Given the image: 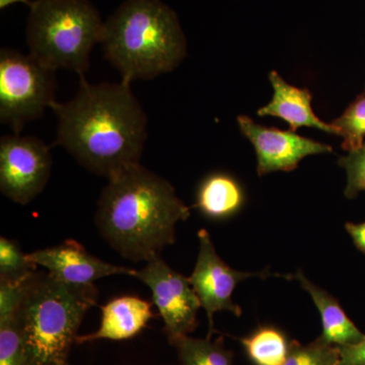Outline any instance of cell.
<instances>
[{
	"label": "cell",
	"instance_id": "2e32d148",
	"mask_svg": "<svg viewBox=\"0 0 365 365\" xmlns=\"http://www.w3.org/2000/svg\"><path fill=\"white\" fill-rule=\"evenodd\" d=\"M247 356L254 365H283L292 342L275 327H260L248 337L241 338Z\"/></svg>",
	"mask_w": 365,
	"mask_h": 365
},
{
	"label": "cell",
	"instance_id": "d6986e66",
	"mask_svg": "<svg viewBox=\"0 0 365 365\" xmlns=\"http://www.w3.org/2000/svg\"><path fill=\"white\" fill-rule=\"evenodd\" d=\"M37 268L18 242L0 237V280L26 279L37 272Z\"/></svg>",
	"mask_w": 365,
	"mask_h": 365
},
{
	"label": "cell",
	"instance_id": "7c38bea8",
	"mask_svg": "<svg viewBox=\"0 0 365 365\" xmlns=\"http://www.w3.org/2000/svg\"><path fill=\"white\" fill-rule=\"evenodd\" d=\"M273 98L271 102L258 111L259 116L281 118L287 122L290 131L297 132L300 127H314L328 133L339 135L335 125L325 123L312 108V93L307 88H299L287 83L276 71H271Z\"/></svg>",
	"mask_w": 365,
	"mask_h": 365
},
{
	"label": "cell",
	"instance_id": "ac0fdd59",
	"mask_svg": "<svg viewBox=\"0 0 365 365\" xmlns=\"http://www.w3.org/2000/svg\"><path fill=\"white\" fill-rule=\"evenodd\" d=\"M342 137V148L348 153L359 150L365 139V93L359 96L332 123Z\"/></svg>",
	"mask_w": 365,
	"mask_h": 365
},
{
	"label": "cell",
	"instance_id": "d4e9b609",
	"mask_svg": "<svg viewBox=\"0 0 365 365\" xmlns=\"http://www.w3.org/2000/svg\"><path fill=\"white\" fill-rule=\"evenodd\" d=\"M345 228L356 248L365 254V222L346 223Z\"/></svg>",
	"mask_w": 365,
	"mask_h": 365
},
{
	"label": "cell",
	"instance_id": "8992f818",
	"mask_svg": "<svg viewBox=\"0 0 365 365\" xmlns=\"http://www.w3.org/2000/svg\"><path fill=\"white\" fill-rule=\"evenodd\" d=\"M56 71L32 55L0 50V121L14 134L54 104Z\"/></svg>",
	"mask_w": 365,
	"mask_h": 365
},
{
	"label": "cell",
	"instance_id": "7402d4cb",
	"mask_svg": "<svg viewBox=\"0 0 365 365\" xmlns=\"http://www.w3.org/2000/svg\"><path fill=\"white\" fill-rule=\"evenodd\" d=\"M339 165L347 173L345 196L354 198L360 192L365 191V143L359 150L350 151L348 155L341 158Z\"/></svg>",
	"mask_w": 365,
	"mask_h": 365
},
{
	"label": "cell",
	"instance_id": "7a4b0ae2",
	"mask_svg": "<svg viewBox=\"0 0 365 365\" xmlns=\"http://www.w3.org/2000/svg\"><path fill=\"white\" fill-rule=\"evenodd\" d=\"M191 215L169 181L141 163L108 179L96 225L123 258L148 262L176 242V225Z\"/></svg>",
	"mask_w": 365,
	"mask_h": 365
},
{
	"label": "cell",
	"instance_id": "484cf974",
	"mask_svg": "<svg viewBox=\"0 0 365 365\" xmlns=\"http://www.w3.org/2000/svg\"><path fill=\"white\" fill-rule=\"evenodd\" d=\"M18 2L25 4L29 6H32L33 4V1H30V0H0V9H6L7 6H11V4H18Z\"/></svg>",
	"mask_w": 365,
	"mask_h": 365
},
{
	"label": "cell",
	"instance_id": "ffe728a7",
	"mask_svg": "<svg viewBox=\"0 0 365 365\" xmlns=\"http://www.w3.org/2000/svg\"><path fill=\"white\" fill-rule=\"evenodd\" d=\"M339 348L317 339L304 346L292 341L287 361L283 365H339Z\"/></svg>",
	"mask_w": 365,
	"mask_h": 365
},
{
	"label": "cell",
	"instance_id": "603a6c76",
	"mask_svg": "<svg viewBox=\"0 0 365 365\" xmlns=\"http://www.w3.org/2000/svg\"><path fill=\"white\" fill-rule=\"evenodd\" d=\"M37 272L23 280H0V319L11 318L16 314L31 281Z\"/></svg>",
	"mask_w": 365,
	"mask_h": 365
},
{
	"label": "cell",
	"instance_id": "9c48e42d",
	"mask_svg": "<svg viewBox=\"0 0 365 365\" xmlns=\"http://www.w3.org/2000/svg\"><path fill=\"white\" fill-rule=\"evenodd\" d=\"M199 253L195 268L189 277L190 283L205 309L209 322L207 338L215 332L213 316L217 312H230L241 317V307L232 302V294L235 287L241 281L250 277H266L268 269L260 273L241 272L230 268L216 253L207 230L198 232Z\"/></svg>",
	"mask_w": 365,
	"mask_h": 365
},
{
	"label": "cell",
	"instance_id": "8fae6325",
	"mask_svg": "<svg viewBox=\"0 0 365 365\" xmlns=\"http://www.w3.org/2000/svg\"><path fill=\"white\" fill-rule=\"evenodd\" d=\"M28 257L57 279L73 285H91L101 278L114 275L134 277L136 271L101 260L73 240H66L51 248L37 250Z\"/></svg>",
	"mask_w": 365,
	"mask_h": 365
},
{
	"label": "cell",
	"instance_id": "cb8c5ba5",
	"mask_svg": "<svg viewBox=\"0 0 365 365\" xmlns=\"http://www.w3.org/2000/svg\"><path fill=\"white\" fill-rule=\"evenodd\" d=\"M339 365H365V335L354 344L341 346Z\"/></svg>",
	"mask_w": 365,
	"mask_h": 365
},
{
	"label": "cell",
	"instance_id": "e0dca14e",
	"mask_svg": "<svg viewBox=\"0 0 365 365\" xmlns=\"http://www.w3.org/2000/svg\"><path fill=\"white\" fill-rule=\"evenodd\" d=\"M172 345L177 349L180 365H234V353L225 348L222 337L211 341L185 336Z\"/></svg>",
	"mask_w": 365,
	"mask_h": 365
},
{
	"label": "cell",
	"instance_id": "6da1fadb",
	"mask_svg": "<svg viewBox=\"0 0 365 365\" xmlns=\"http://www.w3.org/2000/svg\"><path fill=\"white\" fill-rule=\"evenodd\" d=\"M79 78L76 95L50 108L58 118L54 144L90 172L110 179L140 163L148 117L130 83L91 85L85 76Z\"/></svg>",
	"mask_w": 365,
	"mask_h": 365
},
{
	"label": "cell",
	"instance_id": "5b68a950",
	"mask_svg": "<svg viewBox=\"0 0 365 365\" xmlns=\"http://www.w3.org/2000/svg\"><path fill=\"white\" fill-rule=\"evenodd\" d=\"M105 21L90 0H35L30 6L26 44L46 66L85 76L91 51L102 42Z\"/></svg>",
	"mask_w": 365,
	"mask_h": 365
},
{
	"label": "cell",
	"instance_id": "30bf717a",
	"mask_svg": "<svg viewBox=\"0 0 365 365\" xmlns=\"http://www.w3.org/2000/svg\"><path fill=\"white\" fill-rule=\"evenodd\" d=\"M237 123L256 150L259 176L280 170L292 172L299 167L302 158L333 151L328 144L300 136L295 132L262 126L250 117L240 116Z\"/></svg>",
	"mask_w": 365,
	"mask_h": 365
},
{
	"label": "cell",
	"instance_id": "277c9868",
	"mask_svg": "<svg viewBox=\"0 0 365 365\" xmlns=\"http://www.w3.org/2000/svg\"><path fill=\"white\" fill-rule=\"evenodd\" d=\"M98 295L95 284H68L37 272L16 313L28 364L69 365L79 327Z\"/></svg>",
	"mask_w": 365,
	"mask_h": 365
},
{
	"label": "cell",
	"instance_id": "52a82bcc",
	"mask_svg": "<svg viewBox=\"0 0 365 365\" xmlns=\"http://www.w3.org/2000/svg\"><path fill=\"white\" fill-rule=\"evenodd\" d=\"M134 277L150 288L170 344L196 330L197 313L202 306L189 278L174 270L160 256L146 262Z\"/></svg>",
	"mask_w": 365,
	"mask_h": 365
},
{
	"label": "cell",
	"instance_id": "44dd1931",
	"mask_svg": "<svg viewBox=\"0 0 365 365\" xmlns=\"http://www.w3.org/2000/svg\"><path fill=\"white\" fill-rule=\"evenodd\" d=\"M0 365H29L16 314L0 319Z\"/></svg>",
	"mask_w": 365,
	"mask_h": 365
},
{
	"label": "cell",
	"instance_id": "9a60e30c",
	"mask_svg": "<svg viewBox=\"0 0 365 365\" xmlns=\"http://www.w3.org/2000/svg\"><path fill=\"white\" fill-rule=\"evenodd\" d=\"M244 199L239 182L228 175L218 173L201 182L195 206L206 217L225 220L242 208Z\"/></svg>",
	"mask_w": 365,
	"mask_h": 365
},
{
	"label": "cell",
	"instance_id": "5bb4252c",
	"mask_svg": "<svg viewBox=\"0 0 365 365\" xmlns=\"http://www.w3.org/2000/svg\"><path fill=\"white\" fill-rule=\"evenodd\" d=\"M292 278L299 280L302 287L309 292L321 314L323 332L319 340L326 344L341 347L354 344L364 337V334L348 318L338 300L332 295L307 279L302 270L297 271Z\"/></svg>",
	"mask_w": 365,
	"mask_h": 365
},
{
	"label": "cell",
	"instance_id": "ba28073f",
	"mask_svg": "<svg viewBox=\"0 0 365 365\" xmlns=\"http://www.w3.org/2000/svg\"><path fill=\"white\" fill-rule=\"evenodd\" d=\"M50 148L34 136H2L0 139V190L14 202H32L49 181Z\"/></svg>",
	"mask_w": 365,
	"mask_h": 365
},
{
	"label": "cell",
	"instance_id": "4fadbf2b",
	"mask_svg": "<svg viewBox=\"0 0 365 365\" xmlns=\"http://www.w3.org/2000/svg\"><path fill=\"white\" fill-rule=\"evenodd\" d=\"M153 304L137 297H117L102 307L100 328L95 333L78 336L76 343L101 339L122 341L140 333L153 318Z\"/></svg>",
	"mask_w": 365,
	"mask_h": 365
},
{
	"label": "cell",
	"instance_id": "3957f363",
	"mask_svg": "<svg viewBox=\"0 0 365 365\" xmlns=\"http://www.w3.org/2000/svg\"><path fill=\"white\" fill-rule=\"evenodd\" d=\"M101 44L128 83L174 71L186 55L177 14L160 0H125L105 21Z\"/></svg>",
	"mask_w": 365,
	"mask_h": 365
}]
</instances>
